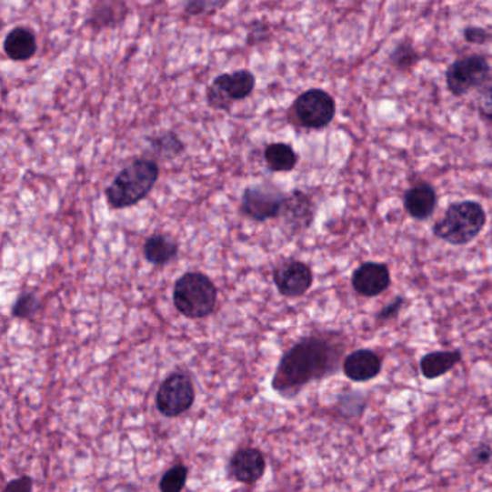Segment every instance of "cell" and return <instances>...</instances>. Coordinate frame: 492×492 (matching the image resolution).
<instances>
[{"label":"cell","instance_id":"obj_15","mask_svg":"<svg viewBox=\"0 0 492 492\" xmlns=\"http://www.w3.org/2000/svg\"><path fill=\"white\" fill-rule=\"evenodd\" d=\"M343 370L353 382H368L382 372V358L368 348L356 350L345 358Z\"/></svg>","mask_w":492,"mask_h":492},{"label":"cell","instance_id":"obj_26","mask_svg":"<svg viewBox=\"0 0 492 492\" xmlns=\"http://www.w3.org/2000/svg\"><path fill=\"white\" fill-rule=\"evenodd\" d=\"M225 0H183V6L187 14L200 15L214 11L216 7L222 6Z\"/></svg>","mask_w":492,"mask_h":492},{"label":"cell","instance_id":"obj_21","mask_svg":"<svg viewBox=\"0 0 492 492\" xmlns=\"http://www.w3.org/2000/svg\"><path fill=\"white\" fill-rule=\"evenodd\" d=\"M148 142H150L156 155L166 157V159H173V157L179 156L185 150V145H183L179 136L173 133V131H166L163 135L148 138Z\"/></svg>","mask_w":492,"mask_h":492},{"label":"cell","instance_id":"obj_14","mask_svg":"<svg viewBox=\"0 0 492 492\" xmlns=\"http://www.w3.org/2000/svg\"><path fill=\"white\" fill-rule=\"evenodd\" d=\"M266 468V464L264 455L258 449H254V447H244V449L235 452L231 459V465H229L232 477L236 481L248 484V486L261 479Z\"/></svg>","mask_w":492,"mask_h":492},{"label":"cell","instance_id":"obj_13","mask_svg":"<svg viewBox=\"0 0 492 492\" xmlns=\"http://www.w3.org/2000/svg\"><path fill=\"white\" fill-rule=\"evenodd\" d=\"M403 206L415 221H427L437 206V190L429 183H417L405 193Z\"/></svg>","mask_w":492,"mask_h":492},{"label":"cell","instance_id":"obj_22","mask_svg":"<svg viewBox=\"0 0 492 492\" xmlns=\"http://www.w3.org/2000/svg\"><path fill=\"white\" fill-rule=\"evenodd\" d=\"M390 64L400 71H407L419 63L420 55L407 42H402L390 54Z\"/></svg>","mask_w":492,"mask_h":492},{"label":"cell","instance_id":"obj_2","mask_svg":"<svg viewBox=\"0 0 492 492\" xmlns=\"http://www.w3.org/2000/svg\"><path fill=\"white\" fill-rule=\"evenodd\" d=\"M159 176V165L155 160L137 159L126 166L105 190L108 206L114 210L135 206L152 192Z\"/></svg>","mask_w":492,"mask_h":492},{"label":"cell","instance_id":"obj_18","mask_svg":"<svg viewBox=\"0 0 492 492\" xmlns=\"http://www.w3.org/2000/svg\"><path fill=\"white\" fill-rule=\"evenodd\" d=\"M179 254V244L169 235L155 234L146 241L145 256L153 266H166Z\"/></svg>","mask_w":492,"mask_h":492},{"label":"cell","instance_id":"obj_17","mask_svg":"<svg viewBox=\"0 0 492 492\" xmlns=\"http://www.w3.org/2000/svg\"><path fill=\"white\" fill-rule=\"evenodd\" d=\"M126 14H127V7L121 0H100L91 9L88 24L95 31L113 28L118 22L125 19Z\"/></svg>","mask_w":492,"mask_h":492},{"label":"cell","instance_id":"obj_5","mask_svg":"<svg viewBox=\"0 0 492 492\" xmlns=\"http://www.w3.org/2000/svg\"><path fill=\"white\" fill-rule=\"evenodd\" d=\"M255 76L248 69L216 76L207 88L206 98L209 107L229 111L235 101L245 100L255 88Z\"/></svg>","mask_w":492,"mask_h":492},{"label":"cell","instance_id":"obj_6","mask_svg":"<svg viewBox=\"0 0 492 492\" xmlns=\"http://www.w3.org/2000/svg\"><path fill=\"white\" fill-rule=\"evenodd\" d=\"M489 71L491 66L486 56L478 54L462 56L447 69V90L455 96L465 95L474 88L482 86L488 80Z\"/></svg>","mask_w":492,"mask_h":492},{"label":"cell","instance_id":"obj_1","mask_svg":"<svg viewBox=\"0 0 492 492\" xmlns=\"http://www.w3.org/2000/svg\"><path fill=\"white\" fill-rule=\"evenodd\" d=\"M343 353L345 345L338 336L314 334L304 337L279 360L272 389L288 399L296 397L304 386L336 373Z\"/></svg>","mask_w":492,"mask_h":492},{"label":"cell","instance_id":"obj_7","mask_svg":"<svg viewBox=\"0 0 492 492\" xmlns=\"http://www.w3.org/2000/svg\"><path fill=\"white\" fill-rule=\"evenodd\" d=\"M294 115L303 127L320 128L327 127L336 115V103L333 96L323 90L306 91L296 98L293 105Z\"/></svg>","mask_w":492,"mask_h":492},{"label":"cell","instance_id":"obj_11","mask_svg":"<svg viewBox=\"0 0 492 492\" xmlns=\"http://www.w3.org/2000/svg\"><path fill=\"white\" fill-rule=\"evenodd\" d=\"M310 266L300 261H289L274 271V283L284 296H301L313 286Z\"/></svg>","mask_w":492,"mask_h":492},{"label":"cell","instance_id":"obj_20","mask_svg":"<svg viewBox=\"0 0 492 492\" xmlns=\"http://www.w3.org/2000/svg\"><path fill=\"white\" fill-rule=\"evenodd\" d=\"M266 166L272 172H289L296 167L298 157L294 148L286 143H272L264 152Z\"/></svg>","mask_w":492,"mask_h":492},{"label":"cell","instance_id":"obj_8","mask_svg":"<svg viewBox=\"0 0 492 492\" xmlns=\"http://www.w3.org/2000/svg\"><path fill=\"white\" fill-rule=\"evenodd\" d=\"M195 402V387L189 376L182 372L170 375L159 387L156 405L166 417H180L192 407Z\"/></svg>","mask_w":492,"mask_h":492},{"label":"cell","instance_id":"obj_4","mask_svg":"<svg viewBox=\"0 0 492 492\" xmlns=\"http://www.w3.org/2000/svg\"><path fill=\"white\" fill-rule=\"evenodd\" d=\"M216 301V286L202 272H187L176 281L173 303L185 317H207L214 313Z\"/></svg>","mask_w":492,"mask_h":492},{"label":"cell","instance_id":"obj_29","mask_svg":"<svg viewBox=\"0 0 492 492\" xmlns=\"http://www.w3.org/2000/svg\"><path fill=\"white\" fill-rule=\"evenodd\" d=\"M403 303H405V298L403 296H397L392 303L383 306L382 310L377 313V320L387 321L390 318L397 317L399 311L402 310Z\"/></svg>","mask_w":492,"mask_h":492},{"label":"cell","instance_id":"obj_30","mask_svg":"<svg viewBox=\"0 0 492 492\" xmlns=\"http://www.w3.org/2000/svg\"><path fill=\"white\" fill-rule=\"evenodd\" d=\"M492 458V449L488 447V445H479L478 447H476L474 451H472L471 457H469V461L472 462V464H487V462L489 461V459Z\"/></svg>","mask_w":492,"mask_h":492},{"label":"cell","instance_id":"obj_24","mask_svg":"<svg viewBox=\"0 0 492 492\" xmlns=\"http://www.w3.org/2000/svg\"><path fill=\"white\" fill-rule=\"evenodd\" d=\"M187 474L185 465H175L160 479V492H182L186 486Z\"/></svg>","mask_w":492,"mask_h":492},{"label":"cell","instance_id":"obj_12","mask_svg":"<svg viewBox=\"0 0 492 492\" xmlns=\"http://www.w3.org/2000/svg\"><path fill=\"white\" fill-rule=\"evenodd\" d=\"M392 278L386 264L380 262H366L358 266L353 276L351 286L356 293L363 296H377L389 288Z\"/></svg>","mask_w":492,"mask_h":492},{"label":"cell","instance_id":"obj_16","mask_svg":"<svg viewBox=\"0 0 492 492\" xmlns=\"http://www.w3.org/2000/svg\"><path fill=\"white\" fill-rule=\"evenodd\" d=\"M461 360L462 353L459 350L432 351L420 360V372L427 379H437L451 372Z\"/></svg>","mask_w":492,"mask_h":492},{"label":"cell","instance_id":"obj_10","mask_svg":"<svg viewBox=\"0 0 492 492\" xmlns=\"http://www.w3.org/2000/svg\"><path fill=\"white\" fill-rule=\"evenodd\" d=\"M278 216L288 234H303L313 225L316 216L313 199L301 190H294L291 195L284 197Z\"/></svg>","mask_w":492,"mask_h":492},{"label":"cell","instance_id":"obj_9","mask_svg":"<svg viewBox=\"0 0 492 492\" xmlns=\"http://www.w3.org/2000/svg\"><path fill=\"white\" fill-rule=\"evenodd\" d=\"M286 195L276 187L258 185L245 189L242 195L241 209L245 216L255 222H266L278 217Z\"/></svg>","mask_w":492,"mask_h":492},{"label":"cell","instance_id":"obj_23","mask_svg":"<svg viewBox=\"0 0 492 492\" xmlns=\"http://www.w3.org/2000/svg\"><path fill=\"white\" fill-rule=\"evenodd\" d=\"M41 301L34 293H22L12 306V316L19 320H28L38 313Z\"/></svg>","mask_w":492,"mask_h":492},{"label":"cell","instance_id":"obj_3","mask_svg":"<svg viewBox=\"0 0 492 492\" xmlns=\"http://www.w3.org/2000/svg\"><path fill=\"white\" fill-rule=\"evenodd\" d=\"M487 214L484 207L474 200H464L447 206L442 219L432 227L437 239L454 245L464 246L481 234L486 227Z\"/></svg>","mask_w":492,"mask_h":492},{"label":"cell","instance_id":"obj_25","mask_svg":"<svg viewBox=\"0 0 492 492\" xmlns=\"http://www.w3.org/2000/svg\"><path fill=\"white\" fill-rule=\"evenodd\" d=\"M477 104H478V111L481 114V117L492 121V78L482 84Z\"/></svg>","mask_w":492,"mask_h":492},{"label":"cell","instance_id":"obj_27","mask_svg":"<svg viewBox=\"0 0 492 492\" xmlns=\"http://www.w3.org/2000/svg\"><path fill=\"white\" fill-rule=\"evenodd\" d=\"M465 41L469 44H476V45H484L487 42L491 41V34L486 29L482 28H467L464 31Z\"/></svg>","mask_w":492,"mask_h":492},{"label":"cell","instance_id":"obj_19","mask_svg":"<svg viewBox=\"0 0 492 492\" xmlns=\"http://www.w3.org/2000/svg\"><path fill=\"white\" fill-rule=\"evenodd\" d=\"M5 52L15 61H26L36 52V38L29 29L16 28L5 39Z\"/></svg>","mask_w":492,"mask_h":492},{"label":"cell","instance_id":"obj_28","mask_svg":"<svg viewBox=\"0 0 492 492\" xmlns=\"http://www.w3.org/2000/svg\"><path fill=\"white\" fill-rule=\"evenodd\" d=\"M34 489V479L31 477L24 476L7 482L2 492H32Z\"/></svg>","mask_w":492,"mask_h":492}]
</instances>
